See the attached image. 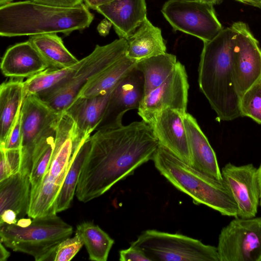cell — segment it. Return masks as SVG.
Masks as SVG:
<instances>
[{
	"label": "cell",
	"instance_id": "1",
	"mask_svg": "<svg viewBox=\"0 0 261 261\" xmlns=\"http://www.w3.org/2000/svg\"><path fill=\"white\" fill-rule=\"evenodd\" d=\"M90 147L75 191L87 202L109 190L152 160L159 146L151 126L144 120L99 129L89 137Z\"/></svg>",
	"mask_w": 261,
	"mask_h": 261
},
{
	"label": "cell",
	"instance_id": "2",
	"mask_svg": "<svg viewBox=\"0 0 261 261\" xmlns=\"http://www.w3.org/2000/svg\"><path fill=\"white\" fill-rule=\"evenodd\" d=\"M235 32L223 28L214 38L203 42L198 67V84L220 121L241 116L239 94L232 63Z\"/></svg>",
	"mask_w": 261,
	"mask_h": 261
},
{
	"label": "cell",
	"instance_id": "3",
	"mask_svg": "<svg viewBox=\"0 0 261 261\" xmlns=\"http://www.w3.org/2000/svg\"><path fill=\"white\" fill-rule=\"evenodd\" d=\"M94 19L89 8L82 4L61 7L25 1L0 7V35L34 36L63 33L88 28Z\"/></svg>",
	"mask_w": 261,
	"mask_h": 261
},
{
	"label": "cell",
	"instance_id": "4",
	"mask_svg": "<svg viewBox=\"0 0 261 261\" xmlns=\"http://www.w3.org/2000/svg\"><path fill=\"white\" fill-rule=\"evenodd\" d=\"M152 160L160 174L191 197L195 204L206 205L224 216L238 217L237 204L223 180L196 170L160 145Z\"/></svg>",
	"mask_w": 261,
	"mask_h": 261
},
{
	"label": "cell",
	"instance_id": "5",
	"mask_svg": "<svg viewBox=\"0 0 261 261\" xmlns=\"http://www.w3.org/2000/svg\"><path fill=\"white\" fill-rule=\"evenodd\" d=\"M86 139L80 136L70 116L66 112L62 113L56 127L55 146L49 166L39 189L30 199L29 217L57 214L58 194L77 150Z\"/></svg>",
	"mask_w": 261,
	"mask_h": 261
},
{
	"label": "cell",
	"instance_id": "6",
	"mask_svg": "<svg viewBox=\"0 0 261 261\" xmlns=\"http://www.w3.org/2000/svg\"><path fill=\"white\" fill-rule=\"evenodd\" d=\"M0 228L1 242L36 261L52 260L58 245L73 232L72 227L57 214L34 218L27 227L3 223Z\"/></svg>",
	"mask_w": 261,
	"mask_h": 261
},
{
	"label": "cell",
	"instance_id": "7",
	"mask_svg": "<svg viewBox=\"0 0 261 261\" xmlns=\"http://www.w3.org/2000/svg\"><path fill=\"white\" fill-rule=\"evenodd\" d=\"M127 47V40L123 38L105 45H96L91 53L80 60L76 70L66 83L40 99L57 113H63L88 82L126 55Z\"/></svg>",
	"mask_w": 261,
	"mask_h": 261
},
{
	"label": "cell",
	"instance_id": "8",
	"mask_svg": "<svg viewBox=\"0 0 261 261\" xmlns=\"http://www.w3.org/2000/svg\"><path fill=\"white\" fill-rule=\"evenodd\" d=\"M130 245L141 249L151 261H219L217 247L178 233L148 229Z\"/></svg>",
	"mask_w": 261,
	"mask_h": 261
},
{
	"label": "cell",
	"instance_id": "9",
	"mask_svg": "<svg viewBox=\"0 0 261 261\" xmlns=\"http://www.w3.org/2000/svg\"><path fill=\"white\" fill-rule=\"evenodd\" d=\"M213 5L201 0H168L161 12L174 30L204 42L212 40L223 29Z\"/></svg>",
	"mask_w": 261,
	"mask_h": 261
},
{
	"label": "cell",
	"instance_id": "10",
	"mask_svg": "<svg viewBox=\"0 0 261 261\" xmlns=\"http://www.w3.org/2000/svg\"><path fill=\"white\" fill-rule=\"evenodd\" d=\"M21 112L22 136L19 172L30 176L35 148L44 138L56 133L62 113L55 111L35 95L25 97Z\"/></svg>",
	"mask_w": 261,
	"mask_h": 261
},
{
	"label": "cell",
	"instance_id": "11",
	"mask_svg": "<svg viewBox=\"0 0 261 261\" xmlns=\"http://www.w3.org/2000/svg\"><path fill=\"white\" fill-rule=\"evenodd\" d=\"M217 249L219 261H261V217L232 220L222 229Z\"/></svg>",
	"mask_w": 261,
	"mask_h": 261
},
{
	"label": "cell",
	"instance_id": "12",
	"mask_svg": "<svg viewBox=\"0 0 261 261\" xmlns=\"http://www.w3.org/2000/svg\"><path fill=\"white\" fill-rule=\"evenodd\" d=\"M231 27L235 32L232 57L234 79L241 96L261 82V48L246 23L238 21Z\"/></svg>",
	"mask_w": 261,
	"mask_h": 261
},
{
	"label": "cell",
	"instance_id": "13",
	"mask_svg": "<svg viewBox=\"0 0 261 261\" xmlns=\"http://www.w3.org/2000/svg\"><path fill=\"white\" fill-rule=\"evenodd\" d=\"M189 85L184 65L177 61L168 78L144 96L138 110L143 120L166 109L176 110L183 115L187 112Z\"/></svg>",
	"mask_w": 261,
	"mask_h": 261
},
{
	"label": "cell",
	"instance_id": "14",
	"mask_svg": "<svg viewBox=\"0 0 261 261\" xmlns=\"http://www.w3.org/2000/svg\"><path fill=\"white\" fill-rule=\"evenodd\" d=\"M257 169L252 164L235 166L230 163L222 169L223 181L238 208V217L254 218L259 203V189Z\"/></svg>",
	"mask_w": 261,
	"mask_h": 261
},
{
	"label": "cell",
	"instance_id": "15",
	"mask_svg": "<svg viewBox=\"0 0 261 261\" xmlns=\"http://www.w3.org/2000/svg\"><path fill=\"white\" fill-rule=\"evenodd\" d=\"M144 96L143 76L135 67L112 90L103 118L96 130L123 125V115L130 110L138 109Z\"/></svg>",
	"mask_w": 261,
	"mask_h": 261
},
{
	"label": "cell",
	"instance_id": "16",
	"mask_svg": "<svg viewBox=\"0 0 261 261\" xmlns=\"http://www.w3.org/2000/svg\"><path fill=\"white\" fill-rule=\"evenodd\" d=\"M184 116L176 110L166 109L156 113L145 122L152 128L160 145L191 166V155Z\"/></svg>",
	"mask_w": 261,
	"mask_h": 261
},
{
	"label": "cell",
	"instance_id": "17",
	"mask_svg": "<svg viewBox=\"0 0 261 261\" xmlns=\"http://www.w3.org/2000/svg\"><path fill=\"white\" fill-rule=\"evenodd\" d=\"M96 10L111 22L119 38L126 39L147 18L146 0H114Z\"/></svg>",
	"mask_w": 261,
	"mask_h": 261
},
{
	"label": "cell",
	"instance_id": "18",
	"mask_svg": "<svg viewBox=\"0 0 261 261\" xmlns=\"http://www.w3.org/2000/svg\"><path fill=\"white\" fill-rule=\"evenodd\" d=\"M49 68L28 40L7 49L1 63L3 74L11 78H30Z\"/></svg>",
	"mask_w": 261,
	"mask_h": 261
},
{
	"label": "cell",
	"instance_id": "19",
	"mask_svg": "<svg viewBox=\"0 0 261 261\" xmlns=\"http://www.w3.org/2000/svg\"><path fill=\"white\" fill-rule=\"evenodd\" d=\"M184 122L191 155V166L217 180H222L215 152L196 119L187 113Z\"/></svg>",
	"mask_w": 261,
	"mask_h": 261
},
{
	"label": "cell",
	"instance_id": "20",
	"mask_svg": "<svg viewBox=\"0 0 261 261\" xmlns=\"http://www.w3.org/2000/svg\"><path fill=\"white\" fill-rule=\"evenodd\" d=\"M112 91L90 98L79 97L65 111L74 120L82 138L89 137L96 130L103 118Z\"/></svg>",
	"mask_w": 261,
	"mask_h": 261
},
{
	"label": "cell",
	"instance_id": "21",
	"mask_svg": "<svg viewBox=\"0 0 261 261\" xmlns=\"http://www.w3.org/2000/svg\"><path fill=\"white\" fill-rule=\"evenodd\" d=\"M126 40V56L136 61L166 53L161 29L147 18Z\"/></svg>",
	"mask_w": 261,
	"mask_h": 261
},
{
	"label": "cell",
	"instance_id": "22",
	"mask_svg": "<svg viewBox=\"0 0 261 261\" xmlns=\"http://www.w3.org/2000/svg\"><path fill=\"white\" fill-rule=\"evenodd\" d=\"M30 176L18 172L0 181V213L11 209L18 220L28 215L31 199Z\"/></svg>",
	"mask_w": 261,
	"mask_h": 261
},
{
	"label": "cell",
	"instance_id": "23",
	"mask_svg": "<svg viewBox=\"0 0 261 261\" xmlns=\"http://www.w3.org/2000/svg\"><path fill=\"white\" fill-rule=\"evenodd\" d=\"M25 98L24 82L10 80L0 86V147L4 146Z\"/></svg>",
	"mask_w": 261,
	"mask_h": 261
},
{
	"label": "cell",
	"instance_id": "24",
	"mask_svg": "<svg viewBox=\"0 0 261 261\" xmlns=\"http://www.w3.org/2000/svg\"><path fill=\"white\" fill-rule=\"evenodd\" d=\"M49 67L64 68L79 61L65 47L57 33L31 36L28 40Z\"/></svg>",
	"mask_w": 261,
	"mask_h": 261
},
{
	"label": "cell",
	"instance_id": "25",
	"mask_svg": "<svg viewBox=\"0 0 261 261\" xmlns=\"http://www.w3.org/2000/svg\"><path fill=\"white\" fill-rule=\"evenodd\" d=\"M79 62L64 68H48L24 82V94L41 99L57 90L71 77Z\"/></svg>",
	"mask_w": 261,
	"mask_h": 261
},
{
	"label": "cell",
	"instance_id": "26",
	"mask_svg": "<svg viewBox=\"0 0 261 261\" xmlns=\"http://www.w3.org/2000/svg\"><path fill=\"white\" fill-rule=\"evenodd\" d=\"M137 62L126 55L88 82L77 98H90L111 91L123 77L136 67Z\"/></svg>",
	"mask_w": 261,
	"mask_h": 261
},
{
	"label": "cell",
	"instance_id": "27",
	"mask_svg": "<svg viewBox=\"0 0 261 261\" xmlns=\"http://www.w3.org/2000/svg\"><path fill=\"white\" fill-rule=\"evenodd\" d=\"M177 61L175 55L166 53L137 62L136 68L143 76L144 96L168 78Z\"/></svg>",
	"mask_w": 261,
	"mask_h": 261
},
{
	"label": "cell",
	"instance_id": "28",
	"mask_svg": "<svg viewBox=\"0 0 261 261\" xmlns=\"http://www.w3.org/2000/svg\"><path fill=\"white\" fill-rule=\"evenodd\" d=\"M75 233L82 238L90 260H107L114 243V240L108 233L98 225L89 222L78 225Z\"/></svg>",
	"mask_w": 261,
	"mask_h": 261
},
{
	"label": "cell",
	"instance_id": "29",
	"mask_svg": "<svg viewBox=\"0 0 261 261\" xmlns=\"http://www.w3.org/2000/svg\"><path fill=\"white\" fill-rule=\"evenodd\" d=\"M89 137L83 142L77 150L65 178L56 200L57 213L68 209L70 206L76 191L84 162L89 150Z\"/></svg>",
	"mask_w": 261,
	"mask_h": 261
},
{
	"label": "cell",
	"instance_id": "30",
	"mask_svg": "<svg viewBox=\"0 0 261 261\" xmlns=\"http://www.w3.org/2000/svg\"><path fill=\"white\" fill-rule=\"evenodd\" d=\"M55 136L56 133L44 138L34 150L30 174L31 198L39 189L49 166L55 146Z\"/></svg>",
	"mask_w": 261,
	"mask_h": 261
},
{
	"label": "cell",
	"instance_id": "31",
	"mask_svg": "<svg viewBox=\"0 0 261 261\" xmlns=\"http://www.w3.org/2000/svg\"><path fill=\"white\" fill-rule=\"evenodd\" d=\"M241 116L248 117L261 124V82L247 90L241 97Z\"/></svg>",
	"mask_w": 261,
	"mask_h": 261
},
{
	"label": "cell",
	"instance_id": "32",
	"mask_svg": "<svg viewBox=\"0 0 261 261\" xmlns=\"http://www.w3.org/2000/svg\"><path fill=\"white\" fill-rule=\"evenodd\" d=\"M84 245L81 237L75 233L74 237L66 239L58 245L52 260L69 261L74 257Z\"/></svg>",
	"mask_w": 261,
	"mask_h": 261
},
{
	"label": "cell",
	"instance_id": "33",
	"mask_svg": "<svg viewBox=\"0 0 261 261\" xmlns=\"http://www.w3.org/2000/svg\"><path fill=\"white\" fill-rule=\"evenodd\" d=\"M22 136V112L21 109L10 130L4 146L0 147L7 150H20Z\"/></svg>",
	"mask_w": 261,
	"mask_h": 261
},
{
	"label": "cell",
	"instance_id": "34",
	"mask_svg": "<svg viewBox=\"0 0 261 261\" xmlns=\"http://www.w3.org/2000/svg\"><path fill=\"white\" fill-rule=\"evenodd\" d=\"M119 260L121 261H151L141 249L132 245L129 248L119 251Z\"/></svg>",
	"mask_w": 261,
	"mask_h": 261
},
{
	"label": "cell",
	"instance_id": "35",
	"mask_svg": "<svg viewBox=\"0 0 261 261\" xmlns=\"http://www.w3.org/2000/svg\"><path fill=\"white\" fill-rule=\"evenodd\" d=\"M43 4L61 7H73L83 3L84 0H32Z\"/></svg>",
	"mask_w": 261,
	"mask_h": 261
},
{
	"label": "cell",
	"instance_id": "36",
	"mask_svg": "<svg viewBox=\"0 0 261 261\" xmlns=\"http://www.w3.org/2000/svg\"><path fill=\"white\" fill-rule=\"evenodd\" d=\"M0 181H1L12 175L13 173L6 159L4 150L0 149Z\"/></svg>",
	"mask_w": 261,
	"mask_h": 261
},
{
	"label": "cell",
	"instance_id": "37",
	"mask_svg": "<svg viewBox=\"0 0 261 261\" xmlns=\"http://www.w3.org/2000/svg\"><path fill=\"white\" fill-rule=\"evenodd\" d=\"M18 221L17 214L12 210L8 209L0 213V224H16Z\"/></svg>",
	"mask_w": 261,
	"mask_h": 261
},
{
	"label": "cell",
	"instance_id": "38",
	"mask_svg": "<svg viewBox=\"0 0 261 261\" xmlns=\"http://www.w3.org/2000/svg\"><path fill=\"white\" fill-rule=\"evenodd\" d=\"M113 1L114 0H84V2L89 8L96 10L98 7Z\"/></svg>",
	"mask_w": 261,
	"mask_h": 261
},
{
	"label": "cell",
	"instance_id": "39",
	"mask_svg": "<svg viewBox=\"0 0 261 261\" xmlns=\"http://www.w3.org/2000/svg\"><path fill=\"white\" fill-rule=\"evenodd\" d=\"M112 25L111 22L107 19L100 22L97 30L101 35L106 36L109 33Z\"/></svg>",
	"mask_w": 261,
	"mask_h": 261
},
{
	"label": "cell",
	"instance_id": "40",
	"mask_svg": "<svg viewBox=\"0 0 261 261\" xmlns=\"http://www.w3.org/2000/svg\"><path fill=\"white\" fill-rule=\"evenodd\" d=\"M10 252L5 248L3 244L0 243V260L6 261L10 256Z\"/></svg>",
	"mask_w": 261,
	"mask_h": 261
},
{
	"label": "cell",
	"instance_id": "41",
	"mask_svg": "<svg viewBox=\"0 0 261 261\" xmlns=\"http://www.w3.org/2000/svg\"><path fill=\"white\" fill-rule=\"evenodd\" d=\"M246 5L261 9V0H236Z\"/></svg>",
	"mask_w": 261,
	"mask_h": 261
},
{
	"label": "cell",
	"instance_id": "42",
	"mask_svg": "<svg viewBox=\"0 0 261 261\" xmlns=\"http://www.w3.org/2000/svg\"><path fill=\"white\" fill-rule=\"evenodd\" d=\"M32 221V220L30 218H22L18 220L16 224L20 227H24L30 225Z\"/></svg>",
	"mask_w": 261,
	"mask_h": 261
},
{
	"label": "cell",
	"instance_id": "43",
	"mask_svg": "<svg viewBox=\"0 0 261 261\" xmlns=\"http://www.w3.org/2000/svg\"><path fill=\"white\" fill-rule=\"evenodd\" d=\"M256 174L259 189V204L261 205V164L257 169Z\"/></svg>",
	"mask_w": 261,
	"mask_h": 261
},
{
	"label": "cell",
	"instance_id": "44",
	"mask_svg": "<svg viewBox=\"0 0 261 261\" xmlns=\"http://www.w3.org/2000/svg\"><path fill=\"white\" fill-rule=\"evenodd\" d=\"M13 0H0V7L12 3Z\"/></svg>",
	"mask_w": 261,
	"mask_h": 261
},
{
	"label": "cell",
	"instance_id": "45",
	"mask_svg": "<svg viewBox=\"0 0 261 261\" xmlns=\"http://www.w3.org/2000/svg\"><path fill=\"white\" fill-rule=\"evenodd\" d=\"M203 2L211 3L213 5L217 4L220 0H201Z\"/></svg>",
	"mask_w": 261,
	"mask_h": 261
}]
</instances>
